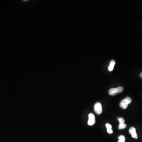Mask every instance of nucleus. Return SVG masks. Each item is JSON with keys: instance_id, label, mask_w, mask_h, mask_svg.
<instances>
[{"instance_id": "6", "label": "nucleus", "mask_w": 142, "mask_h": 142, "mask_svg": "<svg viewBox=\"0 0 142 142\" xmlns=\"http://www.w3.org/2000/svg\"><path fill=\"white\" fill-rule=\"evenodd\" d=\"M129 133L131 134V136L133 138L137 139L138 138L137 134L136 133V129L134 127H131L129 130Z\"/></svg>"}, {"instance_id": "7", "label": "nucleus", "mask_w": 142, "mask_h": 142, "mask_svg": "<svg viewBox=\"0 0 142 142\" xmlns=\"http://www.w3.org/2000/svg\"><path fill=\"white\" fill-rule=\"evenodd\" d=\"M115 64H116V62L114 60H111V62H110V65L108 67V70L109 71H113Z\"/></svg>"}, {"instance_id": "10", "label": "nucleus", "mask_w": 142, "mask_h": 142, "mask_svg": "<svg viewBox=\"0 0 142 142\" xmlns=\"http://www.w3.org/2000/svg\"><path fill=\"white\" fill-rule=\"evenodd\" d=\"M140 77H141V78H142V72H141V74L140 75Z\"/></svg>"}, {"instance_id": "5", "label": "nucleus", "mask_w": 142, "mask_h": 142, "mask_svg": "<svg viewBox=\"0 0 142 142\" xmlns=\"http://www.w3.org/2000/svg\"><path fill=\"white\" fill-rule=\"evenodd\" d=\"M118 120L119 122V126H118V129H124L126 127V124L124 123V120L123 118H118Z\"/></svg>"}, {"instance_id": "4", "label": "nucleus", "mask_w": 142, "mask_h": 142, "mask_svg": "<svg viewBox=\"0 0 142 142\" xmlns=\"http://www.w3.org/2000/svg\"><path fill=\"white\" fill-rule=\"evenodd\" d=\"M95 123V117L93 113H90L88 115V124L89 126H92Z\"/></svg>"}, {"instance_id": "2", "label": "nucleus", "mask_w": 142, "mask_h": 142, "mask_svg": "<svg viewBox=\"0 0 142 142\" xmlns=\"http://www.w3.org/2000/svg\"><path fill=\"white\" fill-rule=\"evenodd\" d=\"M123 87L119 86L117 88H112L110 89L109 91V93L110 95L114 96L116 95L118 93H121L123 91Z\"/></svg>"}, {"instance_id": "3", "label": "nucleus", "mask_w": 142, "mask_h": 142, "mask_svg": "<svg viewBox=\"0 0 142 142\" xmlns=\"http://www.w3.org/2000/svg\"><path fill=\"white\" fill-rule=\"evenodd\" d=\"M94 111L97 114H100L102 113V105L100 103L98 102L95 104L94 107Z\"/></svg>"}, {"instance_id": "9", "label": "nucleus", "mask_w": 142, "mask_h": 142, "mask_svg": "<svg viewBox=\"0 0 142 142\" xmlns=\"http://www.w3.org/2000/svg\"><path fill=\"white\" fill-rule=\"evenodd\" d=\"M118 138L119 140L118 142H125V137L124 136L122 135H120L118 137Z\"/></svg>"}, {"instance_id": "1", "label": "nucleus", "mask_w": 142, "mask_h": 142, "mask_svg": "<svg viewBox=\"0 0 142 142\" xmlns=\"http://www.w3.org/2000/svg\"><path fill=\"white\" fill-rule=\"evenodd\" d=\"M132 102V99L131 98L129 97H126L121 101L120 106L123 109H126L128 107V105L131 103Z\"/></svg>"}, {"instance_id": "8", "label": "nucleus", "mask_w": 142, "mask_h": 142, "mask_svg": "<svg viewBox=\"0 0 142 142\" xmlns=\"http://www.w3.org/2000/svg\"><path fill=\"white\" fill-rule=\"evenodd\" d=\"M106 127L107 128V131L108 133L109 134H111V133H113V130H112V126L111 125H110L109 124L107 123L106 124Z\"/></svg>"}]
</instances>
